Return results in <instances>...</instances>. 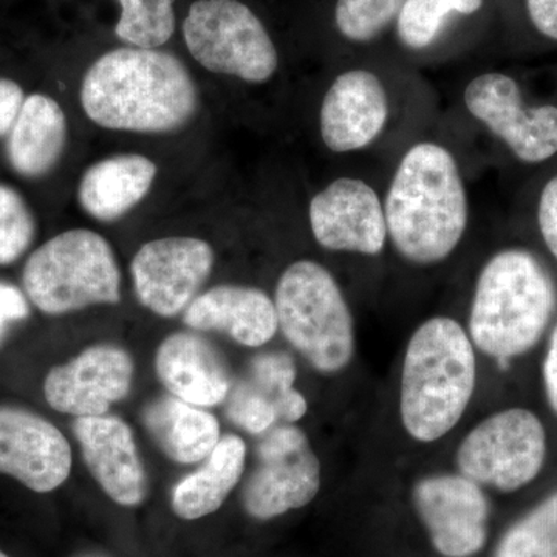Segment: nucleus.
I'll use <instances>...</instances> for the list:
<instances>
[{"label":"nucleus","instance_id":"9d476101","mask_svg":"<svg viewBox=\"0 0 557 557\" xmlns=\"http://www.w3.org/2000/svg\"><path fill=\"white\" fill-rule=\"evenodd\" d=\"M429 544L442 557H475L490 537L491 504L483 487L461 474H432L412 487Z\"/></svg>","mask_w":557,"mask_h":557},{"label":"nucleus","instance_id":"393cba45","mask_svg":"<svg viewBox=\"0 0 557 557\" xmlns=\"http://www.w3.org/2000/svg\"><path fill=\"white\" fill-rule=\"evenodd\" d=\"M116 36L138 49H159L175 32V0H119Z\"/></svg>","mask_w":557,"mask_h":557},{"label":"nucleus","instance_id":"423d86ee","mask_svg":"<svg viewBox=\"0 0 557 557\" xmlns=\"http://www.w3.org/2000/svg\"><path fill=\"white\" fill-rule=\"evenodd\" d=\"M25 295L50 317L121 300V274L113 249L100 234L70 230L46 242L22 273Z\"/></svg>","mask_w":557,"mask_h":557},{"label":"nucleus","instance_id":"c9c22d12","mask_svg":"<svg viewBox=\"0 0 557 557\" xmlns=\"http://www.w3.org/2000/svg\"><path fill=\"white\" fill-rule=\"evenodd\" d=\"M0 557H10L9 555H7L5 552H3L2 548H0Z\"/></svg>","mask_w":557,"mask_h":557},{"label":"nucleus","instance_id":"4468645a","mask_svg":"<svg viewBox=\"0 0 557 557\" xmlns=\"http://www.w3.org/2000/svg\"><path fill=\"white\" fill-rule=\"evenodd\" d=\"M314 240L329 251L379 256L386 247L387 223L379 194L358 178H338L311 200Z\"/></svg>","mask_w":557,"mask_h":557},{"label":"nucleus","instance_id":"9b49d317","mask_svg":"<svg viewBox=\"0 0 557 557\" xmlns=\"http://www.w3.org/2000/svg\"><path fill=\"white\" fill-rule=\"evenodd\" d=\"M465 104L523 163H542L557 153V108H528L519 84L504 73H485L465 90Z\"/></svg>","mask_w":557,"mask_h":557},{"label":"nucleus","instance_id":"ddd939ff","mask_svg":"<svg viewBox=\"0 0 557 557\" xmlns=\"http://www.w3.org/2000/svg\"><path fill=\"white\" fill-rule=\"evenodd\" d=\"M135 366L124 348L98 344L47 373L44 395L61 413L101 417L129 395Z\"/></svg>","mask_w":557,"mask_h":557},{"label":"nucleus","instance_id":"1a4fd4ad","mask_svg":"<svg viewBox=\"0 0 557 557\" xmlns=\"http://www.w3.org/2000/svg\"><path fill=\"white\" fill-rule=\"evenodd\" d=\"M322 485L321 461L295 424L270 429L256 449V467L242 487L249 518L267 522L310 505Z\"/></svg>","mask_w":557,"mask_h":557},{"label":"nucleus","instance_id":"6e6552de","mask_svg":"<svg viewBox=\"0 0 557 557\" xmlns=\"http://www.w3.org/2000/svg\"><path fill=\"white\" fill-rule=\"evenodd\" d=\"M547 460V432L536 413L500 410L480 421L456 453L458 474L482 487L515 493L541 474Z\"/></svg>","mask_w":557,"mask_h":557},{"label":"nucleus","instance_id":"cd10ccee","mask_svg":"<svg viewBox=\"0 0 557 557\" xmlns=\"http://www.w3.org/2000/svg\"><path fill=\"white\" fill-rule=\"evenodd\" d=\"M36 223L30 208L16 189L0 183V265H10L35 239Z\"/></svg>","mask_w":557,"mask_h":557},{"label":"nucleus","instance_id":"20e7f679","mask_svg":"<svg viewBox=\"0 0 557 557\" xmlns=\"http://www.w3.org/2000/svg\"><path fill=\"white\" fill-rule=\"evenodd\" d=\"M556 307L555 282L536 256L504 249L480 271L468 335L482 354L511 359L536 346Z\"/></svg>","mask_w":557,"mask_h":557},{"label":"nucleus","instance_id":"72a5a7b5","mask_svg":"<svg viewBox=\"0 0 557 557\" xmlns=\"http://www.w3.org/2000/svg\"><path fill=\"white\" fill-rule=\"evenodd\" d=\"M542 376H544L545 395H547L548 405L552 406L553 412L557 416V324L553 329L552 336H549Z\"/></svg>","mask_w":557,"mask_h":557},{"label":"nucleus","instance_id":"f704fd0d","mask_svg":"<svg viewBox=\"0 0 557 557\" xmlns=\"http://www.w3.org/2000/svg\"><path fill=\"white\" fill-rule=\"evenodd\" d=\"M79 557H108V556L100 555V553H90V555H83Z\"/></svg>","mask_w":557,"mask_h":557},{"label":"nucleus","instance_id":"4be33fe9","mask_svg":"<svg viewBox=\"0 0 557 557\" xmlns=\"http://www.w3.org/2000/svg\"><path fill=\"white\" fill-rule=\"evenodd\" d=\"M143 424L164 456L182 465L203 461L222 438L218 418L174 395L150 401Z\"/></svg>","mask_w":557,"mask_h":557},{"label":"nucleus","instance_id":"b1692460","mask_svg":"<svg viewBox=\"0 0 557 557\" xmlns=\"http://www.w3.org/2000/svg\"><path fill=\"white\" fill-rule=\"evenodd\" d=\"M491 557H557V490L505 531Z\"/></svg>","mask_w":557,"mask_h":557},{"label":"nucleus","instance_id":"7c9ffc66","mask_svg":"<svg viewBox=\"0 0 557 557\" xmlns=\"http://www.w3.org/2000/svg\"><path fill=\"white\" fill-rule=\"evenodd\" d=\"M539 230L542 239L557 260V175L542 189L537 208Z\"/></svg>","mask_w":557,"mask_h":557},{"label":"nucleus","instance_id":"6ab92c4d","mask_svg":"<svg viewBox=\"0 0 557 557\" xmlns=\"http://www.w3.org/2000/svg\"><path fill=\"white\" fill-rule=\"evenodd\" d=\"M183 322L196 332L225 333L244 347H262L276 336L274 300L263 289L219 285L201 293L185 310Z\"/></svg>","mask_w":557,"mask_h":557},{"label":"nucleus","instance_id":"39448f33","mask_svg":"<svg viewBox=\"0 0 557 557\" xmlns=\"http://www.w3.org/2000/svg\"><path fill=\"white\" fill-rule=\"evenodd\" d=\"M278 330L289 346L322 375H338L351 364L357 332L338 282L313 260L292 263L277 281Z\"/></svg>","mask_w":557,"mask_h":557},{"label":"nucleus","instance_id":"dca6fc26","mask_svg":"<svg viewBox=\"0 0 557 557\" xmlns=\"http://www.w3.org/2000/svg\"><path fill=\"white\" fill-rule=\"evenodd\" d=\"M73 434L84 463L106 496L135 508L148 496V475L129 424L115 416L76 418Z\"/></svg>","mask_w":557,"mask_h":557},{"label":"nucleus","instance_id":"2f4dec72","mask_svg":"<svg viewBox=\"0 0 557 557\" xmlns=\"http://www.w3.org/2000/svg\"><path fill=\"white\" fill-rule=\"evenodd\" d=\"M24 101V90L16 81L0 78V137L10 134Z\"/></svg>","mask_w":557,"mask_h":557},{"label":"nucleus","instance_id":"473e14b6","mask_svg":"<svg viewBox=\"0 0 557 557\" xmlns=\"http://www.w3.org/2000/svg\"><path fill=\"white\" fill-rule=\"evenodd\" d=\"M527 10L536 30L557 40V0H527Z\"/></svg>","mask_w":557,"mask_h":557},{"label":"nucleus","instance_id":"f257e3e1","mask_svg":"<svg viewBox=\"0 0 557 557\" xmlns=\"http://www.w3.org/2000/svg\"><path fill=\"white\" fill-rule=\"evenodd\" d=\"M81 106L97 126L137 134H170L199 112V90L174 54L124 47L108 51L81 83Z\"/></svg>","mask_w":557,"mask_h":557},{"label":"nucleus","instance_id":"f3484780","mask_svg":"<svg viewBox=\"0 0 557 557\" xmlns=\"http://www.w3.org/2000/svg\"><path fill=\"white\" fill-rule=\"evenodd\" d=\"M387 119V94L379 76L369 70H348L325 94L319 127L332 152H355L380 137Z\"/></svg>","mask_w":557,"mask_h":557},{"label":"nucleus","instance_id":"a878e982","mask_svg":"<svg viewBox=\"0 0 557 557\" xmlns=\"http://www.w3.org/2000/svg\"><path fill=\"white\" fill-rule=\"evenodd\" d=\"M482 5L483 0H408L398 14L399 39L409 49H426L449 14H474Z\"/></svg>","mask_w":557,"mask_h":557},{"label":"nucleus","instance_id":"f03ea898","mask_svg":"<svg viewBox=\"0 0 557 557\" xmlns=\"http://www.w3.org/2000/svg\"><path fill=\"white\" fill-rule=\"evenodd\" d=\"M388 239L416 265L453 255L468 226V197L453 153L418 143L399 161L386 197Z\"/></svg>","mask_w":557,"mask_h":557},{"label":"nucleus","instance_id":"bb28decb","mask_svg":"<svg viewBox=\"0 0 557 557\" xmlns=\"http://www.w3.org/2000/svg\"><path fill=\"white\" fill-rule=\"evenodd\" d=\"M406 2L408 0H338L336 27L348 40L369 42L392 21L398 20Z\"/></svg>","mask_w":557,"mask_h":557},{"label":"nucleus","instance_id":"0eeeda50","mask_svg":"<svg viewBox=\"0 0 557 557\" xmlns=\"http://www.w3.org/2000/svg\"><path fill=\"white\" fill-rule=\"evenodd\" d=\"M190 57L218 75L252 84L273 78L276 46L262 21L239 0H197L183 22Z\"/></svg>","mask_w":557,"mask_h":557},{"label":"nucleus","instance_id":"412c9836","mask_svg":"<svg viewBox=\"0 0 557 557\" xmlns=\"http://www.w3.org/2000/svg\"><path fill=\"white\" fill-rule=\"evenodd\" d=\"M67 119L64 110L47 95L35 94L24 104L7 139L11 168L27 178L49 174L64 153Z\"/></svg>","mask_w":557,"mask_h":557},{"label":"nucleus","instance_id":"c756f323","mask_svg":"<svg viewBox=\"0 0 557 557\" xmlns=\"http://www.w3.org/2000/svg\"><path fill=\"white\" fill-rule=\"evenodd\" d=\"M30 317L27 295L9 282L0 281V347L5 343L11 327Z\"/></svg>","mask_w":557,"mask_h":557},{"label":"nucleus","instance_id":"c85d7f7f","mask_svg":"<svg viewBox=\"0 0 557 557\" xmlns=\"http://www.w3.org/2000/svg\"><path fill=\"white\" fill-rule=\"evenodd\" d=\"M226 401V416L251 435H263L278 420L277 409L269 397L260 394L247 380L231 387Z\"/></svg>","mask_w":557,"mask_h":557},{"label":"nucleus","instance_id":"7ed1b4c3","mask_svg":"<svg viewBox=\"0 0 557 557\" xmlns=\"http://www.w3.org/2000/svg\"><path fill=\"white\" fill-rule=\"evenodd\" d=\"M478 386V357L456 319H428L403 357L399 417L418 443H435L460 423Z\"/></svg>","mask_w":557,"mask_h":557},{"label":"nucleus","instance_id":"aec40b11","mask_svg":"<svg viewBox=\"0 0 557 557\" xmlns=\"http://www.w3.org/2000/svg\"><path fill=\"white\" fill-rule=\"evenodd\" d=\"M157 172V164L138 153L97 161L81 177L79 205L95 220L116 222L146 199Z\"/></svg>","mask_w":557,"mask_h":557},{"label":"nucleus","instance_id":"5701e85b","mask_svg":"<svg viewBox=\"0 0 557 557\" xmlns=\"http://www.w3.org/2000/svg\"><path fill=\"white\" fill-rule=\"evenodd\" d=\"M203 461L172 490V511L180 519L207 518L222 508L244 475L247 445L239 435H223Z\"/></svg>","mask_w":557,"mask_h":557},{"label":"nucleus","instance_id":"a211bd4d","mask_svg":"<svg viewBox=\"0 0 557 557\" xmlns=\"http://www.w3.org/2000/svg\"><path fill=\"white\" fill-rule=\"evenodd\" d=\"M157 375L171 395L199 406L214 408L228 398V369L218 348L197 333L168 336L156 355Z\"/></svg>","mask_w":557,"mask_h":557},{"label":"nucleus","instance_id":"2eb2a0df","mask_svg":"<svg viewBox=\"0 0 557 557\" xmlns=\"http://www.w3.org/2000/svg\"><path fill=\"white\" fill-rule=\"evenodd\" d=\"M72 471V449L60 429L16 406H0V474L35 493L64 485Z\"/></svg>","mask_w":557,"mask_h":557},{"label":"nucleus","instance_id":"f8f14e48","mask_svg":"<svg viewBox=\"0 0 557 557\" xmlns=\"http://www.w3.org/2000/svg\"><path fill=\"white\" fill-rule=\"evenodd\" d=\"M214 249L197 237H163L138 249L131 263L135 295L161 318L177 317L211 276Z\"/></svg>","mask_w":557,"mask_h":557}]
</instances>
